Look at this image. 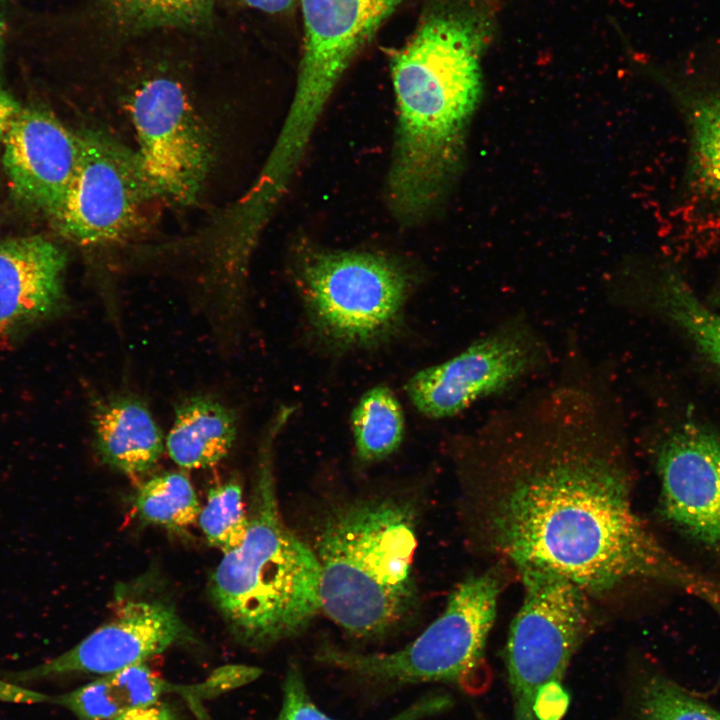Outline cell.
I'll return each mask as SVG.
<instances>
[{
  "mask_svg": "<svg viewBox=\"0 0 720 720\" xmlns=\"http://www.w3.org/2000/svg\"><path fill=\"white\" fill-rule=\"evenodd\" d=\"M612 404L600 387L564 379L488 420L470 444L479 545L514 567H546L588 596L662 580L708 597L713 584L674 559L633 509Z\"/></svg>",
  "mask_w": 720,
  "mask_h": 720,
  "instance_id": "1",
  "label": "cell"
},
{
  "mask_svg": "<svg viewBox=\"0 0 720 720\" xmlns=\"http://www.w3.org/2000/svg\"><path fill=\"white\" fill-rule=\"evenodd\" d=\"M479 48L469 19L432 11L393 56L397 127L388 200L402 222L429 214L454 172L481 92Z\"/></svg>",
  "mask_w": 720,
  "mask_h": 720,
  "instance_id": "2",
  "label": "cell"
},
{
  "mask_svg": "<svg viewBox=\"0 0 720 720\" xmlns=\"http://www.w3.org/2000/svg\"><path fill=\"white\" fill-rule=\"evenodd\" d=\"M288 419L278 411L266 429L245 538L224 553L211 578L218 609L250 646L296 635L320 610L316 554L284 523L276 496L272 448Z\"/></svg>",
  "mask_w": 720,
  "mask_h": 720,
  "instance_id": "3",
  "label": "cell"
},
{
  "mask_svg": "<svg viewBox=\"0 0 720 720\" xmlns=\"http://www.w3.org/2000/svg\"><path fill=\"white\" fill-rule=\"evenodd\" d=\"M413 520L407 506L381 499L344 506L325 522L314 551L320 610L346 632L383 634L412 607Z\"/></svg>",
  "mask_w": 720,
  "mask_h": 720,
  "instance_id": "4",
  "label": "cell"
},
{
  "mask_svg": "<svg viewBox=\"0 0 720 720\" xmlns=\"http://www.w3.org/2000/svg\"><path fill=\"white\" fill-rule=\"evenodd\" d=\"M516 569L523 600L505 654L512 720H559L567 707L563 678L590 629L588 595L546 567Z\"/></svg>",
  "mask_w": 720,
  "mask_h": 720,
  "instance_id": "5",
  "label": "cell"
},
{
  "mask_svg": "<svg viewBox=\"0 0 720 720\" xmlns=\"http://www.w3.org/2000/svg\"><path fill=\"white\" fill-rule=\"evenodd\" d=\"M298 286L310 325L321 339L339 349H361L396 332L412 282L386 256L316 250L302 258Z\"/></svg>",
  "mask_w": 720,
  "mask_h": 720,
  "instance_id": "6",
  "label": "cell"
},
{
  "mask_svg": "<svg viewBox=\"0 0 720 720\" xmlns=\"http://www.w3.org/2000/svg\"><path fill=\"white\" fill-rule=\"evenodd\" d=\"M500 591L496 569L472 575L450 594L443 612L403 648L390 653H357L324 647L316 658L385 683H463L482 660Z\"/></svg>",
  "mask_w": 720,
  "mask_h": 720,
  "instance_id": "7",
  "label": "cell"
},
{
  "mask_svg": "<svg viewBox=\"0 0 720 720\" xmlns=\"http://www.w3.org/2000/svg\"><path fill=\"white\" fill-rule=\"evenodd\" d=\"M405 0H300L304 43L295 94L273 158L298 167L322 111L352 60Z\"/></svg>",
  "mask_w": 720,
  "mask_h": 720,
  "instance_id": "8",
  "label": "cell"
},
{
  "mask_svg": "<svg viewBox=\"0 0 720 720\" xmlns=\"http://www.w3.org/2000/svg\"><path fill=\"white\" fill-rule=\"evenodd\" d=\"M156 196L139 153L101 133L87 132L80 135L74 175L52 217L71 241L108 243L128 235Z\"/></svg>",
  "mask_w": 720,
  "mask_h": 720,
  "instance_id": "9",
  "label": "cell"
},
{
  "mask_svg": "<svg viewBox=\"0 0 720 720\" xmlns=\"http://www.w3.org/2000/svg\"><path fill=\"white\" fill-rule=\"evenodd\" d=\"M547 345L520 316L506 320L454 357L411 377L406 392L424 416H454L475 401L502 392L538 371Z\"/></svg>",
  "mask_w": 720,
  "mask_h": 720,
  "instance_id": "10",
  "label": "cell"
},
{
  "mask_svg": "<svg viewBox=\"0 0 720 720\" xmlns=\"http://www.w3.org/2000/svg\"><path fill=\"white\" fill-rule=\"evenodd\" d=\"M131 116L138 153L158 194L192 201L205 179L209 150L181 85L165 77L144 82L132 98Z\"/></svg>",
  "mask_w": 720,
  "mask_h": 720,
  "instance_id": "11",
  "label": "cell"
},
{
  "mask_svg": "<svg viewBox=\"0 0 720 720\" xmlns=\"http://www.w3.org/2000/svg\"><path fill=\"white\" fill-rule=\"evenodd\" d=\"M175 611L158 601H128L77 645L36 666L4 674L15 684L70 673L105 675L162 653L185 636Z\"/></svg>",
  "mask_w": 720,
  "mask_h": 720,
  "instance_id": "12",
  "label": "cell"
},
{
  "mask_svg": "<svg viewBox=\"0 0 720 720\" xmlns=\"http://www.w3.org/2000/svg\"><path fill=\"white\" fill-rule=\"evenodd\" d=\"M656 464L666 516L697 541L720 548V436L684 423L661 441Z\"/></svg>",
  "mask_w": 720,
  "mask_h": 720,
  "instance_id": "13",
  "label": "cell"
},
{
  "mask_svg": "<svg viewBox=\"0 0 720 720\" xmlns=\"http://www.w3.org/2000/svg\"><path fill=\"white\" fill-rule=\"evenodd\" d=\"M3 145V166L15 196L53 216L74 175L80 135L48 111L21 108Z\"/></svg>",
  "mask_w": 720,
  "mask_h": 720,
  "instance_id": "14",
  "label": "cell"
},
{
  "mask_svg": "<svg viewBox=\"0 0 720 720\" xmlns=\"http://www.w3.org/2000/svg\"><path fill=\"white\" fill-rule=\"evenodd\" d=\"M65 252L39 236L0 241V341L64 303Z\"/></svg>",
  "mask_w": 720,
  "mask_h": 720,
  "instance_id": "15",
  "label": "cell"
},
{
  "mask_svg": "<svg viewBox=\"0 0 720 720\" xmlns=\"http://www.w3.org/2000/svg\"><path fill=\"white\" fill-rule=\"evenodd\" d=\"M90 423L102 461L127 475L150 470L164 450L163 434L147 404L130 393L96 399Z\"/></svg>",
  "mask_w": 720,
  "mask_h": 720,
  "instance_id": "16",
  "label": "cell"
},
{
  "mask_svg": "<svg viewBox=\"0 0 720 720\" xmlns=\"http://www.w3.org/2000/svg\"><path fill=\"white\" fill-rule=\"evenodd\" d=\"M236 435L237 416L231 407L209 395H193L176 405L165 446L180 467L200 469L226 457Z\"/></svg>",
  "mask_w": 720,
  "mask_h": 720,
  "instance_id": "17",
  "label": "cell"
},
{
  "mask_svg": "<svg viewBox=\"0 0 720 720\" xmlns=\"http://www.w3.org/2000/svg\"><path fill=\"white\" fill-rule=\"evenodd\" d=\"M170 689L147 665L137 663L87 683L49 701L71 711L78 720H111L129 710L149 706Z\"/></svg>",
  "mask_w": 720,
  "mask_h": 720,
  "instance_id": "18",
  "label": "cell"
},
{
  "mask_svg": "<svg viewBox=\"0 0 720 720\" xmlns=\"http://www.w3.org/2000/svg\"><path fill=\"white\" fill-rule=\"evenodd\" d=\"M358 457L377 461L395 452L405 433L402 407L386 386H376L362 395L351 415Z\"/></svg>",
  "mask_w": 720,
  "mask_h": 720,
  "instance_id": "19",
  "label": "cell"
},
{
  "mask_svg": "<svg viewBox=\"0 0 720 720\" xmlns=\"http://www.w3.org/2000/svg\"><path fill=\"white\" fill-rule=\"evenodd\" d=\"M652 303L693 340L720 369V314L706 307L674 273L661 276L651 292Z\"/></svg>",
  "mask_w": 720,
  "mask_h": 720,
  "instance_id": "20",
  "label": "cell"
},
{
  "mask_svg": "<svg viewBox=\"0 0 720 720\" xmlns=\"http://www.w3.org/2000/svg\"><path fill=\"white\" fill-rule=\"evenodd\" d=\"M214 4L215 0H104L112 22L132 32L201 24Z\"/></svg>",
  "mask_w": 720,
  "mask_h": 720,
  "instance_id": "21",
  "label": "cell"
},
{
  "mask_svg": "<svg viewBox=\"0 0 720 720\" xmlns=\"http://www.w3.org/2000/svg\"><path fill=\"white\" fill-rule=\"evenodd\" d=\"M135 506L143 520L167 528L191 525L201 509L188 477L178 472L157 475L143 483Z\"/></svg>",
  "mask_w": 720,
  "mask_h": 720,
  "instance_id": "22",
  "label": "cell"
},
{
  "mask_svg": "<svg viewBox=\"0 0 720 720\" xmlns=\"http://www.w3.org/2000/svg\"><path fill=\"white\" fill-rule=\"evenodd\" d=\"M198 521L208 542L223 553L240 546L249 524L240 484L231 479L210 489Z\"/></svg>",
  "mask_w": 720,
  "mask_h": 720,
  "instance_id": "23",
  "label": "cell"
},
{
  "mask_svg": "<svg viewBox=\"0 0 720 720\" xmlns=\"http://www.w3.org/2000/svg\"><path fill=\"white\" fill-rule=\"evenodd\" d=\"M691 165L704 191L720 190V93L695 102L690 114Z\"/></svg>",
  "mask_w": 720,
  "mask_h": 720,
  "instance_id": "24",
  "label": "cell"
},
{
  "mask_svg": "<svg viewBox=\"0 0 720 720\" xmlns=\"http://www.w3.org/2000/svg\"><path fill=\"white\" fill-rule=\"evenodd\" d=\"M637 720H720V711L663 676L645 680L636 701Z\"/></svg>",
  "mask_w": 720,
  "mask_h": 720,
  "instance_id": "25",
  "label": "cell"
},
{
  "mask_svg": "<svg viewBox=\"0 0 720 720\" xmlns=\"http://www.w3.org/2000/svg\"><path fill=\"white\" fill-rule=\"evenodd\" d=\"M450 698L442 694H430L417 700L405 710L388 720H422L445 710ZM278 720H335L319 710L309 698L302 675L292 667L285 680L283 704Z\"/></svg>",
  "mask_w": 720,
  "mask_h": 720,
  "instance_id": "26",
  "label": "cell"
},
{
  "mask_svg": "<svg viewBox=\"0 0 720 720\" xmlns=\"http://www.w3.org/2000/svg\"><path fill=\"white\" fill-rule=\"evenodd\" d=\"M0 699L19 703H44L49 701V695L24 689L2 679L0 680Z\"/></svg>",
  "mask_w": 720,
  "mask_h": 720,
  "instance_id": "27",
  "label": "cell"
},
{
  "mask_svg": "<svg viewBox=\"0 0 720 720\" xmlns=\"http://www.w3.org/2000/svg\"><path fill=\"white\" fill-rule=\"evenodd\" d=\"M111 720H175V718L169 707L157 702L129 710Z\"/></svg>",
  "mask_w": 720,
  "mask_h": 720,
  "instance_id": "28",
  "label": "cell"
},
{
  "mask_svg": "<svg viewBox=\"0 0 720 720\" xmlns=\"http://www.w3.org/2000/svg\"><path fill=\"white\" fill-rule=\"evenodd\" d=\"M21 107L3 88H0V144L4 139Z\"/></svg>",
  "mask_w": 720,
  "mask_h": 720,
  "instance_id": "29",
  "label": "cell"
},
{
  "mask_svg": "<svg viewBox=\"0 0 720 720\" xmlns=\"http://www.w3.org/2000/svg\"><path fill=\"white\" fill-rule=\"evenodd\" d=\"M246 5L267 13H281L295 4L296 0H242Z\"/></svg>",
  "mask_w": 720,
  "mask_h": 720,
  "instance_id": "30",
  "label": "cell"
},
{
  "mask_svg": "<svg viewBox=\"0 0 720 720\" xmlns=\"http://www.w3.org/2000/svg\"><path fill=\"white\" fill-rule=\"evenodd\" d=\"M6 32V0H0V73H1V60L3 53V46ZM0 88L1 81H0Z\"/></svg>",
  "mask_w": 720,
  "mask_h": 720,
  "instance_id": "31",
  "label": "cell"
},
{
  "mask_svg": "<svg viewBox=\"0 0 720 720\" xmlns=\"http://www.w3.org/2000/svg\"><path fill=\"white\" fill-rule=\"evenodd\" d=\"M717 196H720V190L716 193Z\"/></svg>",
  "mask_w": 720,
  "mask_h": 720,
  "instance_id": "32",
  "label": "cell"
}]
</instances>
